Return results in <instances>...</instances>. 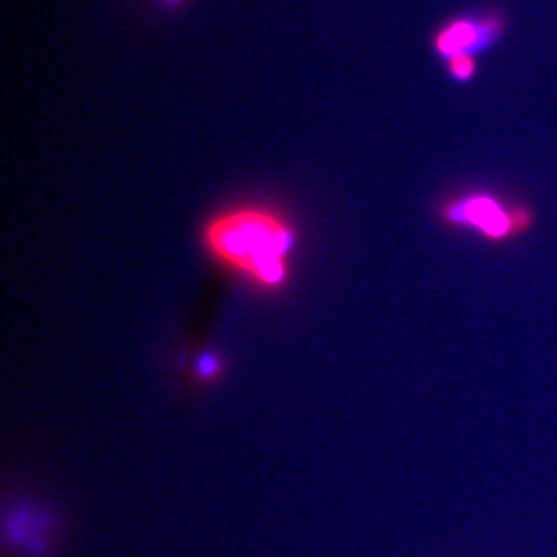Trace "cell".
<instances>
[{
	"label": "cell",
	"instance_id": "6da1fadb",
	"mask_svg": "<svg viewBox=\"0 0 557 557\" xmlns=\"http://www.w3.org/2000/svg\"><path fill=\"white\" fill-rule=\"evenodd\" d=\"M206 244L219 260L265 287L287 278L295 235L278 216L260 210H238L206 227Z\"/></svg>",
	"mask_w": 557,
	"mask_h": 557
},
{
	"label": "cell",
	"instance_id": "7a4b0ae2",
	"mask_svg": "<svg viewBox=\"0 0 557 557\" xmlns=\"http://www.w3.org/2000/svg\"><path fill=\"white\" fill-rule=\"evenodd\" d=\"M444 216L451 224L473 226L490 240H504L532 226V213L525 208H505L498 200L474 195L446 206Z\"/></svg>",
	"mask_w": 557,
	"mask_h": 557
},
{
	"label": "cell",
	"instance_id": "3957f363",
	"mask_svg": "<svg viewBox=\"0 0 557 557\" xmlns=\"http://www.w3.org/2000/svg\"><path fill=\"white\" fill-rule=\"evenodd\" d=\"M504 32V22L498 16H482L476 21L458 18L447 24L435 35V51L444 59H453L458 54H474L490 48Z\"/></svg>",
	"mask_w": 557,
	"mask_h": 557
},
{
	"label": "cell",
	"instance_id": "277c9868",
	"mask_svg": "<svg viewBox=\"0 0 557 557\" xmlns=\"http://www.w3.org/2000/svg\"><path fill=\"white\" fill-rule=\"evenodd\" d=\"M447 65H449V74L457 82H468L476 73V60L471 54L453 57V59L447 60Z\"/></svg>",
	"mask_w": 557,
	"mask_h": 557
}]
</instances>
